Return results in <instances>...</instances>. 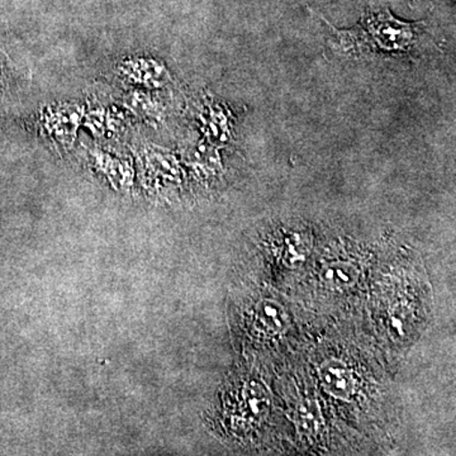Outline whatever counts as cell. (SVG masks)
Here are the masks:
<instances>
[{"label":"cell","instance_id":"6da1fadb","mask_svg":"<svg viewBox=\"0 0 456 456\" xmlns=\"http://www.w3.org/2000/svg\"><path fill=\"white\" fill-rule=\"evenodd\" d=\"M322 20L331 29L330 46L341 56L412 57L424 37L421 22H403L388 9L365 12L358 25L349 29H338Z\"/></svg>","mask_w":456,"mask_h":456},{"label":"cell","instance_id":"7a4b0ae2","mask_svg":"<svg viewBox=\"0 0 456 456\" xmlns=\"http://www.w3.org/2000/svg\"><path fill=\"white\" fill-rule=\"evenodd\" d=\"M321 383L330 395L341 401H349L355 392V378L353 371L338 359L327 360L318 370Z\"/></svg>","mask_w":456,"mask_h":456},{"label":"cell","instance_id":"3957f363","mask_svg":"<svg viewBox=\"0 0 456 456\" xmlns=\"http://www.w3.org/2000/svg\"><path fill=\"white\" fill-rule=\"evenodd\" d=\"M255 325L263 334L281 335L289 326V314L281 303L263 299L255 308Z\"/></svg>","mask_w":456,"mask_h":456},{"label":"cell","instance_id":"277c9868","mask_svg":"<svg viewBox=\"0 0 456 456\" xmlns=\"http://www.w3.org/2000/svg\"><path fill=\"white\" fill-rule=\"evenodd\" d=\"M358 266L349 261H332L321 273L323 283L331 289L346 290L356 284L359 279Z\"/></svg>","mask_w":456,"mask_h":456},{"label":"cell","instance_id":"5b68a950","mask_svg":"<svg viewBox=\"0 0 456 456\" xmlns=\"http://www.w3.org/2000/svg\"><path fill=\"white\" fill-rule=\"evenodd\" d=\"M245 412L251 421H261L268 415L270 408V395L266 387L259 382H250L245 387L244 395Z\"/></svg>","mask_w":456,"mask_h":456},{"label":"cell","instance_id":"8992f818","mask_svg":"<svg viewBox=\"0 0 456 456\" xmlns=\"http://www.w3.org/2000/svg\"><path fill=\"white\" fill-rule=\"evenodd\" d=\"M297 428L307 436L318 434L323 426L322 411L314 399H303L294 413Z\"/></svg>","mask_w":456,"mask_h":456},{"label":"cell","instance_id":"52a82bcc","mask_svg":"<svg viewBox=\"0 0 456 456\" xmlns=\"http://www.w3.org/2000/svg\"><path fill=\"white\" fill-rule=\"evenodd\" d=\"M285 251L288 256L296 257V261L305 260V254H303V245L301 237L298 235H292L285 240Z\"/></svg>","mask_w":456,"mask_h":456}]
</instances>
